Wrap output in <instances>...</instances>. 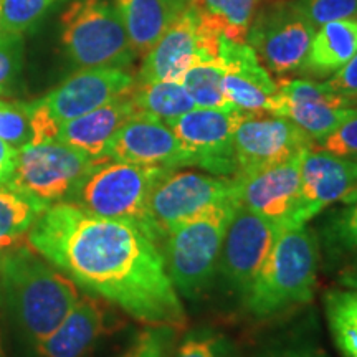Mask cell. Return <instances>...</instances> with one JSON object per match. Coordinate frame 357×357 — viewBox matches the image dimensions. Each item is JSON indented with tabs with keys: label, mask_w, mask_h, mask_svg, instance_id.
<instances>
[{
	"label": "cell",
	"mask_w": 357,
	"mask_h": 357,
	"mask_svg": "<svg viewBox=\"0 0 357 357\" xmlns=\"http://www.w3.org/2000/svg\"><path fill=\"white\" fill-rule=\"evenodd\" d=\"M26 240L77 287L131 318L176 331L185 328L187 314L167 275L162 243L139 223L56 202L42 211Z\"/></svg>",
	"instance_id": "obj_1"
},
{
	"label": "cell",
	"mask_w": 357,
	"mask_h": 357,
	"mask_svg": "<svg viewBox=\"0 0 357 357\" xmlns=\"http://www.w3.org/2000/svg\"><path fill=\"white\" fill-rule=\"evenodd\" d=\"M0 298L33 346L50 336L78 301L79 291L29 240L0 255Z\"/></svg>",
	"instance_id": "obj_2"
},
{
	"label": "cell",
	"mask_w": 357,
	"mask_h": 357,
	"mask_svg": "<svg viewBox=\"0 0 357 357\" xmlns=\"http://www.w3.org/2000/svg\"><path fill=\"white\" fill-rule=\"evenodd\" d=\"M321 252L318 235L305 225H281L270 255L240 303L255 319L278 318L307 305L318 284Z\"/></svg>",
	"instance_id": "obj_3"
},
{
	"label": "cell",
	"mask_w": 357,
	"mask_h": 357,
	"mask_svg": "<svg viewBox=\"0 0 357 357\" xmlns=\"http://www.w3.org/2000/svg\"><path fill=\"white\" fill-rule=\"evenodd\" d=\"M169 171L171 169L100 158L63 202L78 205L98 217L136 222L158 236L151 225L149 199Z\"/></svg>",
	"instance_id": "obj_4"
},
{
	"label": "cell",
	"mask_w": 357,
	"mask_h": 357,
	"mask_svg": "<svg viewBox=\"0 0 357 357\" xmlns=\"http://www.w3.org/2000/svg\"><path fill=\"white\" fill-rule=\"evenodd\" d=\"M238 207L236 204L222 205L174 227L164 235L166 270L181 298L197 301L212 287L223 238Z\"/></svg>",
	"instance_id": "obj_5"
},
{
	"label": "cell",
	"mask_w": 357,
	"mask_h": 357,
	"mask_svg": "<svg viewBox=\"0 0 357 357\" xmlns=\"http://www.w3.org/2000/svg\"><path fill=\"white\" fill-rule=\"evenodd\" d=\"M61 43L79 70H129L136 60L118 8L108 0H75L61 15Z\"/></svg>",
	"instance_id": "obj_6"
},
{
	"label": "cell",
	"mask_w": 357,
	"mask_h": 357,
	"mask_svg": "<svg viewBox=\"0 0 357 357\" xmlns=\"http://www.w3.org/2000/svg\"><path fill=\"white\" fill-rule=\"evenodd\" d=\"M134 84L136 77H132L128 70H78L42 100L30 102L33 128L32 144L55 141L60 124L126 95Z\"/></svg>",
	"instance_id": "obj_7"
},
{
	"label": "cell",
	"mask_w": 357,
	"mask_h": 357,
	"mask_svg": "<svg viewBox=\"0 0 357 357\" xmlns=\"http://www.w3.org/2000/svg\"><path fill=\"white\" fill-rule=\"evenodd\" d=\"M98 159L58 141L26 144L17 149L13 169L3 184L47 208L66 200Z\"/></svg>",
	"instance_id": "obj_8"
},
{
	"label": "cell",
	"mask_w": 357,
	"mask_h": 357,
	"mask_svg": "<svg viewBox=\"0 0 357 357\" xmlns=\"http://www.w3.org/2000/svg\"><path fill=\"white\" fill-rule=\"evenodd\" d=\"M229 204L238 205L234 177L176 169L160 178L151 194V225L162 242L174 227Z\"/></svg>",
	"instance_id": "obj_9"
},
{
	"label": "cell",
	"mask_w": 357,
	"mask_h": 357,
	"mask_svg": "<svg viewBox=\"0 0 357 357\" xmlns=\"http://www.w3.org/2000/svg\"><path fill=\"white\" fill-rule=\"evenodd\" d=\"M218 40L220 33L189 3L142 58L136 83L181 82L192 65L218 56Z\"/></svg>",
	"instance_id": "obj_10"
},
{
	"label": "cell",
	"mask_w": 357,
	"mask_h": 357,
	"mask_svg": "<svg viewBox=\"0 0 357 357\" xmlns=\"http://www.w3.org/2000/svg\"><path fill=\"white\" fill-rule=\"evenodd\" d=\"M278 229L275 222L248 208H236L223 238L217 266V276L227 296L243 301L270 255Z\"/></svg>",
	"instance_id": "obj_11"
},
{
	"label": "cell",
	"mask_w": 357,
	"mask_h": 357,
	"mask_svg": "<svg viewBox=\"0 0 357 357\" xmlns=\"http://www.w3.org/2000/svg\"><path fill=\"white\" fill-rule=\"evenodd\" d=\"M314 33L316 26L291 0L257 13L250 22L247 43L255 50L263 66L281 77L301 70Z\"/></svg>",
	"instance_id": "obj_12"
},
{
	"label": "cell",
	"mask_w": 357,
	"mask_h": 357,
	"mask_svg": "<svg viewBox=\"0 0 357 357\" xmlns=\"http://www.w3.org/2000/svg\"><path fill=\"white\" fill-rule=\"evenodd\" d=\"M252 113L229 108H194L167 123L190 154L192 167L218 177H235V129Z\"/></svg>",
	"instance_id": "obj_13"
},
{
	"label": "cell",
	"mask_w": 357,
	"mask_h": 357,
	"mask_svg": "<svg viewBox=\"0 0 357 357\" xmlns=\"http://www.w3.org/2000/svg\"><path fill=\"white\" fill-rule=\"evenodd\" d=\"M271 114L287 118L301 128L314 144L357 114L354 100L334 93L312 79H283L278 84Z\"/></svg>",
	"instance_id": "obj_14"
},
{
	"label": "cell",
	"mask_w": 357,
	"mask_h": 357,
	"mask_svg": "<svg viewBox=\"0 0 357 357\" xmlns=\"http://www.w3.org/2000/svg\"><path fill=\"white\" fill-rule=\"evenodd\" d=\"M234 146L235 177H240L306 153L314 147V142L287 118H257L248 114L235 129Z\"/></svg>",
	"instance_id": "obj_15"
},
{
	"label": "cell",
	"mask_w": 357,
	"mask_h": 357,
	"mask_svg": "<svg viewBox=\"0 0 357 357\" xmlns=\"http://www.w3.org/2000/svg\"><path fill=\"white\" fill-rule=\"evenodd\" d=\"M357 197V159L342 158L324 149L303 155L300 197L288 225H305L334 202Z\"/></svg>",
	"instance_id": "obj_16"
},
{
	"label": "cell",
	"mask_w": 357,
	"mask_h": 357,
	"mask_svg": "<svg viewBox=\"0 0 357 357\" xmlns=\"http://www.w3.org/2000/svg\"><path fill=\"white\" fill-rule=\"evenodd\" d=\"M102 158L171 171L192 167L190 154L176 132L166 123L139 113L118 129Z\"/></svg>",
	"instance_id": "obj_17"
},
{
	"label": "cell",
	"mask_w": 357,
	"mask_h": 357,
	"mask_svg": "<svg viewBox=\"0 0 357 357\" xmlns=\"http://www.w3.org/2000/svg\"><path fill=\"white\" fill-rule=\"evenodd\" d=\"M218 60L223 65V95L230 106L245 113H271L278 84L247 42L220 35Z\"/></svg>",
	"instance_id": "obj_18"
},
{
	"label": "cell",
	"mask_w": 357,
	"mask_h": 357,
	"mask_svg": "<svg viewBox=\"0 0 357 357\" xmlns=\"http://www.w3.org/2000/svg\"><path fill=\"white\" fill-rule=\"evenodd\" d=\"M306 153L261 171L234 177L240 207L275 222L278 227L288 225L300 197L301 160Z\"/></svg>",
	"instance_id": "obj_19"
},
{
	"label": "cell",
	"mask_w": 357,
	"mask_h": 357,
	"mask_svg": "<svg viewBox=\"0 0 357 357\" xmlns=\"http://www.w3.org/2000/svg\"><path fill=\"white\" fill-rule=\"evenodd\" d=\"M108 331V316L101 301L79 294L60 326L35 349L42 357H86Z\"/></svg>",
	"instance_id": "obj_20"
},
{
	"label": "cell",
	"mask_w": 357,
	"mask_h": 357,
	"mask_svg": "<svg viewBox=\"0 0 357 357\" xmlns=\"http://www.w3.org/2000/svg\"><path fill=\"white\" fill-rule=\"evenodd\" d=\"M134 114L136 108L129 91L79 118L60 124L55 141L82 151L89 158H102L118 129Z\"/></svg>",
	"instance_id": "obj_21"
},
{
	"label": "cell",
	"mask_w": 357,
	"mask_h": 357,
	"mask_svg": "<svg viewBox=\"0 0 357 357\" xmlns=\"http://www.w3.org/2000/svg\"><path fill=\"white\" fill-rule=\"evenodd\" d=\"M316 235L326 271L341 288L357 289V197L329 213Z\"/></svg>",
	"instance_id": "obj_22"
},
{
	"label": "cell",
	"mask_w": 357,
	"mask_h": 357,
	"mask_svg": "<svg viewBox=\"0 0 357 357\" xmlns=\"http://www.w3.org/2000/svg\"><path fill=\"white\" fill-rule=\"evenodd\" d=\"M187 0H114L136 55L144 56L158 43Z\"/></svg>",
	"instance_id": "obj_23"
},
{
	"label": "cell",
	"mask_w": 357,
	"mask_h": 357,
	"mask_svg": "<svg viewBox=\"0 0 357 357\" xmlns=\"http://www.w3.org/2000/svg\"><path fill=\"white\" fill-rule=\"evenodd\" d=\"M357 53V19L334 20L316 30L300 73L333 77Z\"/></svg>",
	"instance_id": "obj_24"
},
{
	"label": "cell",
	"mask_w": 357,
	"mask_h": 357,
	"mask_svg": "<svg viewBox=\"0 0 357 357\" xmlns=\"http://www.w3.org/2000/svg\"><path fill=\"white\" fill-rule=\"evenodd\" d=\"M131 98L136 114L151 116L166 124L197 108L181 82L136 83L131 89Z\"/></svg>",
	"instance_id": "obj_25"
},
{
	"label": "cell",
	"mask_w": 357,
	"mask_h": 357,
	"mask_svg": "<svg viewBox=\"0 0 357 357\" xmlns=\"http://www.w3.org/2000/svg\"><path fill=\"white\" fill-rule=\"evenodd\" d=\"M329 331L342 357H357V289L334 288L324 294Z\"/></svg>",
	"instance_id": "obj_26"
},
{
	"label": "cell",
	"mask_w": 357,
	"mask_h": 357,
	"mask_svg": "<svg viewBox=\"0 0 357 357\" xmlns=\"http://www.w3.org/2000/svg\"><path fill=\"white\" fill-rule=\"evenodd\" d=\"M45 211L33 200L0 184V255L26 242L33 222Z\"/></svg>",
	"instance_id": "obj_27"
},
{
	"label": "cell",
	"mask_w": 357,
	"mask_h": 357,
	"mask_svg": "<svg viewBox=\"0 0 357 357\" xmlns=\"http://www.w3.org/2000/svg\"><path fill=\"white\" fill-rule=\"evenodd\" d=\"M258 0H199L197 6L205 20L223 37L247 42L250 22Z\"/></svg>",
	"instance_id": "obj_28"
},
{
	"label": "cell",
	"mask_w": 357,
	"mask_h": 357,
	"mask_svg": "<svg viewBox=\"0 0 357 357\" xmlns=\"http://www.w3.org/2000/svg\"><path fill=\"white\" fill-rule=\"evenodd\" d=\"M222 82L223 65L218 56L197 61L181 78L197 108H229Z\"/></svg>",
	"instance_id": "obj_29"
},
{
	"label": "cell",
	"mask_w": 357,
	"mask_h": 357,
	"mask_svg": "<svg viewBox=\"0 0 357 357\" xmlns=\"http://www.w3.org/2000/svg\"><path fill=\"white\" fill-rule=\"evenodd\" d=\"M58 2L60 0H0V30L20 35L32 32Z\"/></svg>",
	"instance_id": "obj_30"
},
{
	"label": "cell",
	"mask_w": 357,
	"mask_h": 357,
	"mask_svg": "<svg viewBox=\"0 0 357 357\" xmlns=\"http://www.w3.org/2000/svg\"><path fill=\"white\" fill-rule=\"evenodd\" d=\"M172 357H236V349L227 334L204 326L190 329Z\"/></svg>",
	"instance_id": "obj_31"
},
{
	"label": "cell",
	"mask_w": 357,
	"mask_h": 357,
	"mask_svg": "<svg viewBox=\"0 0 357 357\" xmlns=\"http://www.w3.org/2000/svg\"><path fill=\"white\" fill-rule=\"evenodd\" d=\"M0 139L13 149L32 144L33 128L30 102L0 101Z\"/></svg>",
	"instance_id": "obj_32"
},
{
	"label": "cell",
	"mask_w": 357,
	"mask_h": 357,
	"mask_svg": "<svg viewBox=\"0 0 357 357\" xmlns=\"http://www.w3.org/2000/svg\"><path fill=\"white\" fill-rule=\"evenodd\" d=\"M24 63V35L0 30V95H8Z\"/></svg>",
	"instance_id": "obj_33"
},
{
	"label": "cell",
	"mask_w": 357,
	"mask_h": 357,
	"mask_svg": "<svg viewBox=\"0 0 357 357\" xmlns=\"http://www.w3.org/2000/svg\"><path fill=\"white\" fill-rule=\"evenodd\" d=\"M314 26L334 20L357 19V0H294Z\"/></svg>",
	"instance_id": "obj_34"
},
{
	"label": "cell",
	"mask_w": 357,
	"mask_h": 357,
	"mask_svg": "<svg viewBox=\"0 0 357 357\" xmlns=\"http://www.w3.org/2000/svg\"><path fill=\"white\" fill-rule=\"evenodd\" d=\"M253 357H328L326 352L305 334L275 337L257 349Z\"/></svg>",
	"instance_id": "obj_35"
},
{
	"label": "cell",
	"mask_w": 357,
	"mask_h": 357,
	"mask_svg": "<svg viewBox=\"0 0 357 357\" xmlns=\"http://www.w3.org/2000/svg\"><path fill=\"white\" fill-rule=\"evenodd\" d=\"M176 329L167 326H149L121 357H169Z\"/></svg>",
	"instance_id": "obj_36"
},
{
	"label": "cell",
	"mask_w": 357,
	"mask_h": 357,
	"mask_svg": "<svg viewBox=\"0 0 357 357\" xmlns=\"http://www.w3.org/2000/svg\"><path fill=\"white\" fill-rule=\"evenodd\" d=\"M319 146L331 154L357 159V114L334 129Z\"/></svg>",
	"instance_id": "obj_37"
},
{
	"label": "cell",
	"mask_w": 357,
	"mask_h": 357,
	"mask_svg": "<svg viewBox=\"0 0 357 357\" xmlns=\"http://www.w3.org/2000/svg\"><path fill=\"white\" fill-rule=\"evenodd\" d=\"M326 84L337 95L352 98V100L357 98V53L341 70L329 77Z\"/></svg>",
	"instance_id": "obj_38"
},
{
	"label": "cell",
	"mask_w": 357,
	"mask_h": 357,
	"mask_svg": "<svg viewBox=\"0 0 357 357\" xmlns=\"http://www.w3.org/2000/svg\"><path fill=\"white\" fill-rule=\"evenodd\" d=\"M15 154L17 149H13L6 141L0 139V184H3L10 176L13 162H15Z\"/></svg>",
	"instance_id": "obj_39"
},
{
	"label": "cell",
	"mask_w": 357,
	"mask_h": 357,
	"mask_svg": "<svg viewBox=\"0 0 357 357\" xmlns=\"http://www.w3.org/2000/svg\"><path fill=\"white\" fill-rule=\"evenodd\" d=\"M199 0H187V3H197Z\"/></svg>",
	"instance_id": "obj_40"
}]
</instances>
